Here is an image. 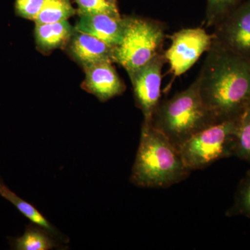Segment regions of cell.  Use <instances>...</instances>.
<instances>
[{"label": "cell", "instance_id": "cell-5", "mask_svg": "<svg viewBox=\"0 0 250 250\" xmlns=\"http://www.w3.org/2000/svg\"><path fill=\"white\" fill-rule=\"evenodd\" d=\"M237 119L215 123L198 131L178 147L190 171L203 170L234 155Z\"/></svg>", "mask_w": 250, "mask_h": 250}, {"label": "cell", "instance_id": "cell-2", "mask_svg": "<svg viewBox=\"0 0 250 250\" xmlns=\"http://www.w3.org/2000/svg\"><path fill=\"white\" fill-rule=\"evenodd\" d=\"M178 148L150 123L143 122L130 182L145 188H166L190 176Z\"/></svg>", "mask_w": 250, "mask_h": 250}, {"label": "cell", "instance_id": "cell-13", "mask_svg": "<svg viewBox=\"0 0 250 250\" xmlns=\"http://www.w3.org/2000/svg\"><path fill=\"white\" fill-rule=\"evenodd\" d=\"M51 234L42 227L31 225L26 228L22 236L10 238V244L12 249L16 250H52L58 245Z\"/></svg>", "mask_w": 250, "mask_h": 250}, {"label": "cell", "instance_id": "cell-16", "mask_svg": "<svg viewBox=\"0 0 250 250\" xmlns=\"http://www.w3.org/2000/svg\"><path fill=\"white\" fill-rule=\"evenodd\" d=\"M233 156L250 164V105L237 119Z\"/></svg>", "mask_w": 250, "mask_h": 250}, {"label": "cell", "instance_id": "cell-17", "mask_svg": "<svg viewBox=\"0 0 250 250\" xmlns=\"http://www.w3.org/2000/svg\"><path fill=\"white\" fill-rule=\"evenodd\" d=\"M225 215L250 218V170L240 181L232 205L227 210Z\"/></svg>", "mask_w": 250, "mask_h": 250}, {"label": "cell", "instance_id": "cell-9", "mask_svg": "<svg viewBox=\"0 0 250 250\" xmlns=\"http://www.w3.org/2000/svg\"><path fill=\"white\" fill-rule=\"evenodd\" d=\"M103 62L85 67V81L82 87L101 102H106L124 93L125 85L112 65Z\"/></svg>", "mask_w": 250, "mask_h": 250}, {"label": "cell", "instance_id": "cell-12", "mask_svg": "<svg viewBox=\"0 0 250 250\" xmlns=\"http://www.w3.org/2000/svg\"><path fill=\"white\" fill-rule=\"evenodd\" d=\"M75 27L67 21L47 24L36 23L35 40L36 45L43 52H50L61 48L68 43Z\"/></svg>", "mask_w": 250, "mask_h": 250}, {"label": "cell", "instance_id": "cell-11", "mask_svg": "<svg viewBox=\"0 0 250 250\" xmlns=\"http://www.w3.org/2000/svg\"><path fill=\"white\" fill-rule=\"evenodd\" d=\"M67 46L72 58L83 68L100 62H115L113 48L100 39L82 31L75 29Z\"/></svg>", "mask_w": 250, "mask_h": 250}, {"label": "cell", "instance_id": "cell-21", "mask_svg": "<svg viewBox=\"0 0 250 250\" xmlns=\"http://www.w3.org/2000/svg\"><path fill=\"white\" fill-rule=\"evenodd\" d=\"M106 1H110V2L115 3V4H117V0H106Z\"/></svg>", "mask_w": 250, "mask_h": 250}, {"label": "cell", "instance_id": "cell-7", "mask_svg": "<svg viewBox=\"0 0 250 250\" xmlns=\"http://www.w3.org/2000/svg\"><path fill=\"white\" fill-rule=\"evenodd\" d=\"M213 27V42L250 60V0L243 1Z\"/></svg>", "mask_w": 250, "mask_h": 250}, {"label": "cell", "instance_id": "cell-19", "mask_svg": "<svg viewBox=\"0 0 250 250\" xmlns=\"http://www.w3.org/2000/svg\"><path fill=\"white\" fill-rule=\"evenodd\" d=\"M78 9L77 14H106L120 17L118 4L106 0H74Z\"/></svg>", "mask_w": 250, "mask_h": 250}, {"label": "cell", "instance_id": "cell-3", "mask_svg": "<svg viewBox=\"0 0 250 250\" xmlns=\"http://www.w3.org/2000/svg\"><path fill=\"white\" fill-rule=\"evenodd\" d=\"M149 123L177 148L198 131L217 123L203 103L197 78L187 89L161 101Z\"/></svg>", "mask_w": 250, "mask_h": 250}, {"label": "cell", "instance_id": "cell-20", "mask_svg": "<svg viewBox=\"0 0 250 250\" xmlns=\"http://www.w3.org/2000/svg\"><path fill=\"white\" fill-rule=\"evenodd\" d=\"M45 1V0H15V13L18 17L34 21Z\"/></svg>", "mask_w": 250, "mask_h": 250}, {"label": "cell", "instance_id": "cell-18", "mask_svg": "<svg viewBox=\"0 0 250 250\" xmlns=\"http://www.w3.org/2000/svg\"><path fill=\"white\" fill-rule=\"evenodd\" d=\"M245 0H207L205 22L214 27Z\"/></svg>", "mask_w": 250, "mask_h": 250}, {"label": "cell", "instance_id": "cell-10", "mask_svg": "<svg viewBox=\"0 0 250 250\" xmlns=\"http://www.w3.org/2000/svg\"><path fill=\"white\" fill-rule=\"evenodd\" d=\"M75 26V30L100 39L114 48L119 45L124 31V17L106 14H80Z\"/></svg>", "mask_w": 250, "mask_h": 250}, {"label": "cell", "instance_id": "cell-14", "mask_svg": "<svg viewBox=\"0 0 250 250\" xmlns=\"http://www.w3.org/2000/svg\"><path fill=\"white\" fill-rule=\"evenodd\" d=\"M0 196L11 202L23 215L30 220L34 225H39L45 229L54 236L59 234V231H57V229L47 221V219L41 214L34 206L16 195L1 179H0Z\"/></svg>", "mask_w": 250, "mask_h": 250}, {"label": "cell", "instance_id": "cell-8", "mask_svg": "<svg viewBox=\"0 0 250 250\" xmlns=\"http://www.w3.org/2000/svg\"><path fill=\"white\" fill-rule=\"evenodd\" d=\"M166 62L164 52L130 75L135 101L142 111L145 123H149L161 102L162 70Z\"/></svg>", "mask_w": 250, "mask_h": 250}, {"label": "cell", "instance_id": "cell-15", "mask_svg": "<svg viewBox=\"0 0 250 250\" xmlns=\"http://www.w3.org/2000/svg\"><path fill=\"white\" fill-rule=\"evenodd\" d=\"M77 13L72 6L71 0H45L41 12L34 22L47 24L67 21Z\"/></svg>", "mask_w": 250, "mask_h": 250}, {"label": "cell", "instance_id": "cell-4", "mask_svg": "<svg viewBox=\"0 0 250 250\" xmlns=\"http://www.w3.org/2000/svg\"><path fill=\"white\" fill-rule=\"evenodd\" d=\"M124 20L123 39L113 48V57L130 76L163 52L166 27L149 18L126 16Z\"/></svg>", "mask_w": 250, "mask_h": 250}, {"label": "cell", "instance_id": "cell-6", "mask_svg": "<svg viewBox=\"0 0 250 250\" xmlns=\"http://www.w3.org/2000/svg\"><path fill=\"white\" fill-rule=\"evenodd\" d=\"M171 45L164 52L166 62L174 78L190 70L213 43V34L201 27L187 28L174 33Z\"/></svg>", "mask_w": 250, "mask_h": 250}, {"label": "cell", "instance_id": "cell-1", "mask_svg": "<svg viewBox=\"0 0 250 250\" xmlns=\"http://www.w3.org/2000/svg\"><path fill=\"white\" fill-rule=\"evenodd\" d=\"M206 107L217 123L236 120L250 105V60L213 42L198 77Z\"/></svg>", "mask_w": 250, "mask_h": 250}]
</instances>
